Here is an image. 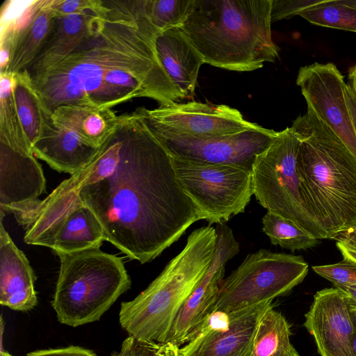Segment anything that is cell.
Returning a JSON list of instances; mask_svg holds the SVG:
<instances>
[{"label": "cell", "instance_id": "obj_25", "mask_svg": "<svg viewBox=\"0 0 356 356\" xmlns=\"http://www.w3.org/2000/svg\"><path fill=\"white\" fill-rule=\"evenodd\" d=\"M14 74H0V143L33 152L22 126L13 92Z\"/></svg>", "mask_w": 356, "mask_h": 356}, {"label": "cell", "instance_id": "obj_19", "mask_svg": "<svg viewBox=\"0 0 356 356\" xmlns=\"http://www.w3.org/2000/svg\"><path fill=\"white\" fill-rule=\"evenodd\" d=\"M99 149L87 144L74 131L45 115L42 135L32 146L35 156L53 169L71 175L86 168Z\"/></svg>", "mask_w": 356, "mask_h": 356}, {"label": "cell", "instance_id": "obj_32", "mask_svg": "<svg viewBox=\"0 0 356 356\" xmlns=\"http://www.w3.org/2000/svg\"><path fill=\"white\" fill-rule=\"evenodd\" d=\"M102 0H52L51 7L56 16L95 9L102 3Z\"/></svg>", "mask_w": 356, "mask_h": 356}, {"label": "cell", "instance_id": "obj_35", "mask_svg": "<svg viewBox=\"0 0 356 356\" xmlns=\"http://www.w3.org/2000/svg\"><path fill=\"white\" fill-rule=\"evenodd\" d=\"M336 246L343 257L356 263V247L341 240L336 239Z\"/></svg>", "mask_w": 356, "mask_h": 356}, {"label": "cell", "instance_id": "obj_23", "mask_svg": "<svg viewBox=\"0 0 356 356\" xmlns=\"http://www.w3.org/2000/svg\"><path fill=\"white\" fill-rule=\"evenodd\" d=\"M13 92L22 126L32 148L42 135L44 113L41 101L25 71L14 74Z\"/></svg>", "mask_w": 356, "mask_h": 356}, {"label": "cell", "instance_id": "obj_7", "mask_svg": "<svg viewBox=\"0 0 356 356\" xmlns=\"http://www.w3.org/2000/svg\"><path fill=\"white\" fill-rule=\"evenodd\" d=\"M300 139L293 129L277 131L268 147L252 166L254 195L268 211L296 224L315 238L327 239L307 210L300 194L296 159Z\"/></svg>", "mask_w": 356, "mask_h": 356}, {"label": "cell", "instance_id": "obj_9", "mask_svg": "<svg viewBox=\"0 0 356 356\" xmlns=\"http://www.w3.org/2000/svg\"><path fill=\"white\" fill-rule=\"evenodd\" d=\"M177 179L209 225L243 213L254 195L252 172L241 167L172 156Z\"/></svg>", "mask_w": 356, "mask_h": 356}, {"label": "cell", "instance_id": "obj_6", "mask_svg": "<svg viewBox=\"0 0 356 356\" xmlns=\"http://www.w3.org/2000/svg\"><path fill=\"white\" fill-rule=\"evenodd\" d=\"M55 254L60 268L51 306L62 324L77 327L99 320L131 286L122 259L99 248Z\"/></svg>", "mask_w": 356, "mask_h": 356}, {"label": "cell", "instance_id": "obj_38", "mask_svg": "<svg viewBox=\"0 0 356 356\" xmlns=\"http://www.w3.org/2000/svg\"><path fill=\"white\" fill-rule=\"evenodd\" d=\"M336 239L341 240L354 247H356V229L338 236Z\"/></svg>", "mask_w": 356, "mask_h": 356}, {"label": "cell", "instance_id": "obj_1", "mask_svg": "<svg viewBox=\"0 0 356 356\" xmlns=\"http://www.w3.org/2000/svg\"><path fill=\"white\" fill-rule=\"evenodd\" d=\"M78 201L108 241L140 264L152 261L206 216L181 188L172 158L136 111L118 124L82 170L42 202Z\"/></svg>", "mask_w": 356, "mask_h": 356}, {"label": "cell", "instance_id": "obj_39", "mask_svg": "<svg viewBox=\"0 0 356 356\" xmlns=\"http://www.w3.org/2000/svg\"><path fill=\"white\" fill-rule=\"evenodd\" d=\"M346 295L349 302L356 305V284L339 288Z\"/></svg>", "mask_w": 356, "mask_h": 356}, {"label": "cell", "instance_id": "obj_36", "mask_svg": "<svg viewBox=\"0 0 356 356\" xmlns=\"http://www.w3.org/2000/svg\"><path fill=\"white\" fill-rule=\"evenodd\" d=\"M345 93L347 104L351 113L352 119L356 131V93L346 84Z\"/></svg>", "mask_w": 356, "mask_h": 356}, {"label": "cell", "instance_id": "obj_41", "mask_svg": "<svg viewBox=\"0 0 356 356\" xmlns=\"http://www.w3.org/2000/svg\"><path fill=\"white\" fill-rule=\"evenodd\" d=\"M284 356H300L293 346Z\"/></svg>", "mask_w": 356, "mask_h": 356}, {"label": "cell", "instance_id": "obj_18", "mask_svg": "<svg viewBox=\"0 0 356 356\" xmlns=\"http://www.w3.org/2000/svg\"><path fill=\"white\" fill-rule=\"evenodd\" d=\"M5 215L0 210V303L13 310L26 312L38 303L35 276L27 257L6 230Z\"/></svg>", "mask_w": 356, "mask_h": 356}, {"label": "cell", "instance_id": "obj_27", "mask_svg": "<svg viewBox=\"0 0 356 356\" xmlns=\"http://www.w3.org/2000/svg\"><path fill=\"white\" fill-rule=\"evenodd\" d=\"M263 231L273 245L291 251L307 250L318 245L321 241L309 232L272 212L262 218Z\"/></svg>", "mask_w": 356, "mask_h": 356}, {"label": "cell", "instance_id": "obj_20", "mask_svg": "<svg viewBox=\"0 0 356 356\" xmlns=\"http://www.w3.org/2000/svg\"><path fill=\"white\" fill-rule=\"evenodd\" d=\"M159 59L182 98L192 99L203 57L181 27L161 32L156 38Z\"/></svg>", "mask_w": 356, "mask_h": 356}, {"label": "cell", "instance_id": "obj_5", "mask_svg": "<svg viewBox=\"0 0 356 356\" xmlns=\"http://www.w3.org/2000/svg\"><path fill=\"white\" fill-rule=\"evenodd\" d=\"M216 238L210 225L195 229L159 276L134 299L121 303L120 323L129 336L164 343L179 311L211 264Z\"/></svg>", "mask_w": 356, "mask_h": 356}, {"label": "cell", "instance_id": "obj_31", "mask_svg": "<svg viewBox=\"0 0 356 356\" xmlns=\"http://www.w3.org/2000/svg\"><path fill=\"white\" fill-rule=\"evenodd\" d=\"M180 347L171 343L142 341L136 339L137 356H181Z\"/></svg>", "mask_w": 356, "mask_h": 356}, {"label": "cell", "instance_id": "obj_30", "mask_svg": "<svg viewBox=\"0 0 356 356\" xmlns=\"http://www.w3.org/2000/svg\"><path fill=\"white\" fill-rule=\"evenodd\" d=\"M325 0H272L271 22L298 15L302 11Z\"/></svg>", "mask_w": 356, "mask_h": 356}, {"label": "cell", "instance_id": "obj_17", "mask_svg": "<svg viewBox=\"0 0 356 356\" xmlns=\"http://www.w3.org/2000/svg\"><path fill=\"white\" fill-rule=\"evenodd\" d=\"M273 301L230 312L229 325L222 330L202 327L180 347L181 356H252L257 327Z\"/></svg>", "mask_w": 356, "mask_h": 356}, {"label": "cell", "instance_id": "obj_37", "mask_svg": "<svg viewBox=\"0 0 356 356\" xmlns=\"http://www.w3.org/2000/svg\"><path fill=\"white\" fill-rule=\"evenodd\" d=\"M351 318L354 326L352 346L354 355L356 356V305L348 302Z\"/></svg>", "mask_w": 356, "mask_h": 356}, {"label": "cell", "instance_id": "obj_11", "mask_svg": "<svg viewBox=\"0 0 356 356\" xmlns=\"http://www.w3.org/2000/svg\"><path fill=\"white\" fill-rule=\"evenodd\" d=\"M150 130L172 156L200 163L234 165L250 172L257 156L268 147L277 134L261 126L234 134L207 137Z\"/></svg>", "mask_w": 356, "mask_h": 356}, {"label": "cell", "instance_id": "obj_14", "mask_svg": "<svg viewBox=\"0 0 356 356\" xmlns=\"http://www.w3.org/2000/svg\"><path fill=\"white\" fill-rule=\"evenodd\" d=\"M216 244L211 264L195 289L181 307L164 343L181 347L197 334L217 298L227 261L239 252V243L225 223L217 224Z\"/></svg>", "mask_w": 356, "mask_h": 356}, {"label": "cell", "instance_id": "obj_34", "mask_svg": "<svg viewBox=\"0 0 356 356\" xmlns=\"http://www.w3.org/2000/svg\"><path fill=\"white\" fill-rule=\"evenodd\" d=\"M111 356H137L136 351V339L131 336L126 338L119 352H113Z\"/></svg>", "mask_w": 356, "mask_h": 356}, {"label": "cell", "instance_id": "obj_8", "mask_svg": "<svg viewBox=\"0 0 356 356\" xmlns=\"http://www.w3.org/2000/svg\"><path fill=\"white\" fill-rule=\"evenodd\" d=\"M309 266L303 257L261 249L248 254L223 280L212 307L230 313L289 293L301 283Z\"/></svg>", "mask_w": 356, "mask_h": 356}, {"label": "cell", "instance_id": "obj_24", "mask_svg": "<svg viewBox=\"0 0 356 356\" xmlns=\"http://www.w3.org/2000/svg\"><path fill=\"white\" fill-rule=\"evenodd\" d=\"M290 325L282 314L269 307L259 323L252 356H284L293 346Z\"/></svg>", "mask_w": 356, "mask_h": 356}, {"label": "cell", "instance_id": "obj_4", "mask_svg": "<svg viewBox=\"0 0 356 356\" xmlns=\"http://www.w3.org/2000/svg\"><path fill=\"white\" fill-rule=\"evenodd\" d=\"M271 6L272 0H195L181 28L204 63L250 72L279 57L271 35Z\"/></svg>", "mask_w": 356, "mask_h": 356}, {"label": "cell", "instance_id": "obj_26", "mask_svg": "<svg viewBox=\"0 0 356 356\" xmlns=\"http://www.w3.org/2000/svg\"><path fill=\"white\" fill-rule=\"evenodd\" d=\"M298 16L316 26L356 33V0H325Z\"/></svg>", "mask_w": 356, "mask_h": 356}, {"label": "cell", "instance_id": "obj_28", "mask_svg": "<svg viewBox=\"0 0 356 356\" xmlns=\"http://www.w3.org/2000/svg\"><path fill=\"white\" fill-rule=\"evenodd\" d=\"M194 3L195 0H145V8L152 24L163 32L181 27Z\"/></svg>", "mask_w": 356, "mask_h": 356}, {"label": "cell", "instance_id": "obj_22", "mask_svg": "<svg viewBox=\"0 0 356 356\" xmlns=\"http://www.w3.org/2000/svg\"><path fill=\"white\" fill-rule=\"evenodd\" d=\"M50 116L74 131L85 143L96 147H100L106 141L118 121V115L111 108L75 104L60 106Z\"/></svg>", "mask_w": 356, "mask_h": 356}, {"label": "cell", "instance_id": "obj_12", "mask_svg": "<svg viewBox=\"0 0 356 356\" xmlns=\"http://www.w3.org/2000/svg\"><path fill=\"white\" fill-rule=\"evenodd\" d=\"M147 126L158 132L193 137L226 136L256 129L236 108L224 104L189 102L156 108L136 109Z\"/></svg>", "mask_w": 356, "mask_h": 356}, {"label": "cell", "instance_id": "obj_3", "mask_svg": "<svg viewBox=\"0 0 356 356\" xmlns=\"http://www.w3.org/2000/svg\"><path fill=\"white\" fill-rule=\"evenodd\" d=\"M291 127L300 139L296 169L300 194L328 239L356 229V157L307 107Z\"/></svg>", "mask_w": 356, "mask_h": 356}, {"label": "cell", "instance_id": "obj_15", "mask_svg": "<svg viewBox=\"0 0 356 356\" xmlns=\"http://www.w3.org/2000/svg\"><path fill=\"white\" fill-rule=\"evenodd\" d=\"M304 326L313 337L321 356H355L354 326L344 293L336 287L317 291Z\"/></svg>", "mask_w": 356, "mask_h": 356}, {"label": "cell", "instance_id": "obj_2", "mask_svg": "<svg viewBox=\"0 0 356 356\" xmlns=\"http://www.w3.org/2000/svg\"><path fill=\"white\" fill-rule=\"evenodd\" d=\"M94 35L71 53L47 56L24 70L45 115L66 104L111 108L137 97L168 105L182 95L156 50L161 33L145 0L105 1Z\"/></svg>", "mask_w": 356, "mask_h": 356}, {"label": "cell", "instance_id": "obj_16", "mask_svg": "<svg viewBox=\"0 0 356 356\" xmlns=\"http://www.w3.org/2000/svg\"><path fill=\"white\" fill-rule=\"evenodd\" d=\"M45 187L42 166L33 152L0 143V210L12 213L17 221L38 204Z\"/></svg>", "mask_w": 356, "mask_h": 356}, {"label": "cell", "instance_id": "obj_33", "mask_svg": "<svg viewBox=\"0 0 356 356\" xmlns=\"http://www.w3.org/2000/svg\"><path fill=\"white\" fill-rule=\"evenodd\" d=\"M26 356H97V355L90 350L71 346L63 348L36 350L28 353Z\"/></svg>", "mask_w": 356, "mask_h": 356}, {"label": "cell", "instance_id": "obj_40", "mask_svg": "<svg viewBox=\"0 0 356 356\" xmlns=\"http://www.w3.org/2000/svg\"><path fill=\"white\" fill-rule=\"evenodd\" d=\"M348 84L351 89L356 93V64L350 68L348 71Z\"/></svg>", "mask_w": 356, "mask_h": 356}, {"label": "cell", "instance_id": "obj_21", "mask_svg": "<svg viewBox=\"0 0 356 356\" xmlns=\"http://www.w3.org/2000/svg\"><path fill=\"white\" fill-rule=\"evenodd\" d=\"M105 8L102 1L95 9L56 16L48 38L35 60L47 56H64L75 50L94 35Z\"/></svg>", "mask_w": 356, "mask_h": 356}, {"label": "cell", "instance_id": "obj_13", "mask_svg": "<svg viewBox=\"0 0 356 356\" xmlns=\"http://www.w3.org/2000/svg\"><path fill=\"white\" fill-rule=\"evenodd\" d=\"M296 84L307 107L327 124L356 157V131L349 110L344 77L332 63H313L299 69Z\"/></svg>", "mask_w": 356, "mask_h": 356}, {"label": "cell", "instance_id": "obj_10", "mask_svg": "<svg viewBox=\"0 0 356 356\" xmlns=\"http://www.w3.org/2000/svg\"><path fill=\"white\" fill-rule=\"evenodd\" d=\"M52 0H7L1 8L0 74H16L37 58L56 16Z\"/></svg>", "mask_w": 356, "mask_h": 356}, {"label": "cell", "instance_id": "obj_29", "mask_svg": "<svg viewBox=\"0 0 356 356\" xmlns=\"http://www.w3.org/2000/svg\"><path fill=\"white\" fill-rule=\"evenodd\" d=\"M312 269L337 289L356 284V263L347 259L336 264L314 266Z\"/></svg>", "mask_w": 356, "mask_h": 356}]
</instances>
